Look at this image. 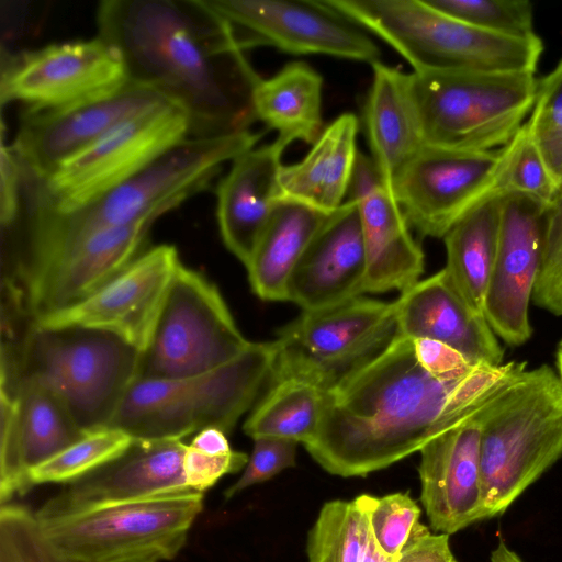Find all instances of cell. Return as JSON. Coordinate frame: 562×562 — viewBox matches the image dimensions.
Listing matches in <instances>:
<instances>
[{
	"mask_svg": "<svg viewBox=\"0 0 562 562\" xmlns=\"http://www.w3.org/2000/svg\"><path fill=\"white\" fill-rule=\"evenodd\" d=\"M140 352L97 328L43 327L34 322L12 348L14 385L35 381L56 394L86 432L108 427L138 375Z\"/></svg>",
	"mask_w": 562,
	"mask_h": 562,
	"instance_id": "obj_5",
	"label": "cell"
},
{
	"mask_svg": "<svg viewBox=\"0 0 562 562\" xmlns=\"http://www.w3.org/2000/svg\"><path fill=\"white\" fill-rule=\"evenodd\" d=\"M367 258L359 214L348 199L333 212L296 263L286 301L302 312L331 307L362 296Z\"/></svg>",
	"mask_w": 562,
	"mask_h": 562,
	"instance_id": "obj_22",
	"label": "cell"
},
{
	"mask_svg": "<svg viewBox=\"0 0 562 562\" xmlns=\"http://www.w3.org/2000/svg\"><path fill=\"white\" fill-rule=\"evenodd\" d=\"M326 391L297 379L268 383V390L244 423L252 439L279 438L304 446L316 435Z\"/></svg>",
	"mask_w": 562,
	"mask_h": 562,
	"instance_id": "obj_32",
	"label": "cell"
},
{
	"mask_svg": "<svg viewBox=\"0 0 562 562\" xmlns=\"http://www.w3.org/2000/svg\"><path fill=\"white\" fill-rule=\"evenodd\" d=\"M425 145L468 151L504 147L531 112V72H412Z\"/></svg>",
	"mask_w": 562,
	"mask_h": 562,
	"instance_id": "obj_8",
	"label": "cell"
},
{
	"mask_svg": "<svg viewBox=\"0 0 562 562\" xmlns=\"http://www.w3.org/2000/svg\"><path fill=\"white\" fill-rule=\"evenodd\" d=\"M0 562H75L43 535L36 515L24 506L0 508Z\"/></svg>",
	"mask_w": 562,
	"mask_h": 562,
	"instance_id": "obj_39",
	"label": "cell"
},
{
	"mask_svg": "<svg viewBox=\"0 0 562 562\" xmlns=\"http://www.w3.org/2000/svg\"><path fill=\"white\" fill-rule=\"evenodd\" d=\"M555 362H557V374L560 380L562 386V339L558 345L557 353H555Z\"/></svg>",
	"mask_w": 562,
	"mask_h": 562,
	"instance_id": "obj_50",
	"label": "cell"
},
{
	"mask_svg": "<svg viewBox=\"0 0 562 562\" xmlns=\"http://www.w3.org/2000/svg\"><path fill=\"white\" fill-rule=\"evenodd\" d=\"M397 333L395 304L359 296L302 312L278 331L268 383L297 379L327 391L380 353Z\"/></svg>",
	"mask_w": 562,
	"mask_h": 562,
	"instance_id": "obj_11",
	"label": "cell"
},
{
	"mask_svg": "<svg viewBox=\"0 0 562 562\" xmlns=\"http://www.w3.org/2000/svg\"><path fill=\"white\" fill-rule=\"evenodd\" d=\"M526 362L482 364L443 380L416 360L396 333L375 357L327 390L315 437L304 447L328 473L364 476L413 454L497 389Z\"/></svg>",
	"mask_w": 562,
	"mask_h": 562,
	"instance_id": "obj_1",
	"label": "cell"
},
{
	"mask_svg": "<svg viewBox=\"0 0 562 562\" xmlns=\"http://www.w3.org/2000/svg\"><path fill=\"white\" fill-rule=\"evenodd\" d=\"M289 145L278 137L232 161L216 188V217L225 247L246 267L280 198L282 155Z\"/></svg>",
	"mask_w": 562,
	"mask_h": 562,
	"instance_id": "obj_25",
	"label": "cell"
},
{
	"mask_svg": "<svg viewBox=\"0 0 562 562\" xmlns=\"http://www.w3.org/2000/svg\"><path fill=\"white\" fill-rule=\"evenodd\" d=\"M248 341L217 286L182 263L170 282L146 349L143 379H176L218 368L239 356Z\"/></svg>",
	"mask_w": 562,
	"mask_h": 562,
	"instance_id": "obj_12",
	"label": "cell"
},
{
	"mask_svg": "<svg viewBox=\"0 0 562 562\" xmlns=\"http://www.w3.org/2000/svg\"><path fill=\"white\" fill-rule=\"evenodd\" d=\"M370 536L368 514L358 497L327 502L308 533V562H361Z\"/></svg>",
	"mask_w": 562,
	"mask_h": 562,
	"instance_id": "obj_33",
	"label": "cell"
},
{
	"mask_svg": "<svg viewBox=\"0 0 562 562\" xmlns=\"http://www.w3.org/2000/svg\"><path fill=\"white\" fill-rule=\"evenodd\" d=\"M180 263L175 246L157 245L142 251L82 301L33 322L43 327L80 326L106 330L143 352Z\"/></svg>",
	"mask_w": 562,
	"mask_h": 562,
	"instance_id": "obj_16",
	"label": "cell"
},
{
	"mask_svg": "<svg viewBox=\"0 0 562 562\" xmlns=\"http://www.w3.org/2000/svg\"><path fill=\"white\" fill-rule=\"evenodd\" d=\"M248 460L249 456L241 451L210 454L188 445L182 464L186 484L189 488L203 493L225 474L245 469Z\"/></svg>",
	"mask_w": 562,
	"mask_h": 562,
	"instance_id": "obj_43",
	"label": "cell"
},
{
	"mask_svg": "<svg viewBox=\"0 0 562 562\" xmlns=\"http://www.w3.org/2000/svg\"><path fill=\"white\" fill-rule=\"evenodd\" d=\"M245 49L270 46L373 65L381 52L368 32L326 0H206Z\"/></svg>",
	"mask_w": 562,
	"mask_h": 562,
	"instance_id": "obj_14",
	"label": "cell"
},
{
	"mask_svg": "<svg viewBox=\"0 0 562 562\" xmlns=\"http://www.w3.org/2000/svg\"><path fill=\"white\" fill-rule=\"evenodd\" d=\"M434 9L477 29L499 35L529 38L533 9L528 0H425Z\"/></svg>",
	"mask_w": 562,
	"mask_h": 562,
	"instance_id": "obj_36",
	"label": "cell"
},
{
	"mask_svg": "<svg viewBox=\"0 0 562 562\" xmlns=\"http://www.w3.org/2000/svg\"><path fill=\"white\" fill-rule=\"evenodd\" d=\"M202 509L203 493L189 490L36 518L45 538L75 562H158L180 552Z\"/></svg>",
	"mask_w": 562,
	"mask_h": 562,
	"instance_id": "obj_9",
	"label": "cell"
},
{
	"mask_svg": "<svg viewBox=\"0 0 562 562\" xmlns=\"http://www.w3.org/2000/svg\"><path fill=\"white\" fill-rule=\"evenodd\" d=\"M127 82L117 52L95 36L8 55L0 97L2 105L16 101L26 113L50 112L102 99Z\"/></svg>",
	"mask_w": 562,
	"mask_h": 562,
	"instance_id": "obj_13",
	"label": "cell"
},
{
	"mask_svg": "<svg viewBox=\"0 0 562 562\" xmlns=\"http://www.w3.org/2000/svg\"><path fill=\"white\" fill-rule=\"evenodd\" d=\"M97 25L128 81L188 113L190 136L241 133L257 121L252 99L262 78L206 0H104Z\"/></svg>",
	"mask_w": 562,
	"mask_h": 562,
	"instance_id": "obj_2",
	"label": "cell"
},
{
	"mask_svg": "<svg viewBox=\"0 0 562 562\" xmlns=\"http://www.w3.org/2000/svg\"><path fill=\"white\" fill-rule=\"evenodd\" d=\"M491 562H525L502 539L491 552Z\"/></svg>",
	"mask_w": 562,
	"mask_h": 562,
	"instance_id": "obj_48",
	"label": "cell"
},
{
	"mask_svg": "<svg viewBox=\"0 0 562 562\" xmlns=\"http://www.w3.org/2000/svg\"><path fill=\"white\" fill-rule=\"evenodd\" d=\"M527 125L559 190L562 187V59L538 81Z\"/></svg>",
	"mask_w": 562,
	"mask_h": 562,
	"instance_id": "obj_37",
	"label": "cell"
},
{
	"mask_svg": "<svg viewBox=\"0 0 562 562\" xmlns=\"http://www.w3.org/2000/svg\"><path fill=\"white\" fill-rule=\"evenodd\" d=\"M502 148L468 151L425 145L404 167L392 192L423 237L443 236L471 210L496 195Z\"/></svg>",
	"mask_w": 562,
	"mask_h": 562,
	"instance_id": "obj_15",
	"label": "cell"
},
{
	"mask_svg": "<svg viewBox=\"0 0 562 562\" xmlns=\"http://www.w3.org/2000/svg\"><path fill=\"white\" fill-rule=\"evenodd\" d=\"M1 447L0 502L8 504L14 495L25 494L32 486L20 450L19 403L14 392L0 390Z\"/></svg>",
	"mask_w": 562,
	"mask_h": 562,
	"instance_id": "obj_41",
	"label": "cell"
},
{
	"mask_svg": "<svg viewBox=\"0 0 562 562\" xmlns=\"http://www.w3.org/2000/svg\"><path fill=\"white\" fill-rule=\"evenodd\" d=\"M394 304L397 334L441 341L474 363H504V350L483 312L465 300L445 268L401 292Z\"/></svg>",
	"mask_w": 562,
	"mask_h": 562,
	"instance_id": "obj_23",
	"label": "cell"
},
{
	"mask_svg": "<svg viewBox=\"0 0 562 562\" xmlns=\"http://www.w3.org/2000/svg\"><path fill=\"white\" fill-rule=\"evenodd\" d=\"M363 120L371 159L386 187L425 146L411 74L374 63Z\"/></svg>",
	"mask_w": 562,
	"mask_h": 562,
	"instance_id": "obj_26",
	"label": "cell"
},
{
	"mask_svg": "<svg viewBox=\"0 0 562 562\" xmlns=\"http://www.w3.org/2000/svg\"><path fill=\"white\" fill-rule=\"evenodd\" d=\"M348 194L358 210L367 258L364 294L403 292L418 282L424 251L372 159L360 151Z\"/></svg>",
	"mask_w": 562,
	"mask_h": 562,
	"instance_id": "obj_21",
	"label": "cell"
},
{
	"mask_svg": "<svg viewBox=\"0 0 562 562\" xmlns=\"http://www.w3.org/2000/svg\"><path fill=\"white\" fill-rule=\"evenodd\" d=\"M374 34L414 69L535 74L543 52L536 35L495 34L449 16L425 0H326Z\"/></svg>",
	"mask_w": 562,
	"mask_h": 562,
	"instance_id": "obj_7",
	"label": "cell"
},
{
	"mask_svg": "<svg viewBox=\"0 0 562 562\" xmlns=\"http://www.w3.org/2000/svg\"><path fill=\"white\" fill-rule=\"evenodd\" d=\"M527 123L502 147L496 195L518 194L549 206L558 193Z\"/></svg>",
	"mask_w": 562,
	"mask_h": 562,
	"instance_id": "obj_35",
	"label": "cell"
},
{
	"mask_svg": "<svg viewBox=\"0 0 562 562\" xmlns=\"http://www.w3.org/2000/svg\"><path fill=\"white\" fill-rule=\"evenodd\" d=\"M397 562H457L447 533H431L418 524L403 548Z\"/></svg>",
	"mask_w": 562,
	"mask_h": 562,
	"instance_id": "obj_46",
	"label": "cell"
},
{
	"mask_svg": "<svg viewBox=\"0 0 562 562\" xmlns=\"http://www.w3.org/2000/svg\"><path fill=\"white\" fill-rule=\"evenodd\" d=\"M187 446L176 438H134L123 453L68 483L35 514L54 517L189 491L182 465Z\"/></svg>",
	"mask_w": 562,
	"mask_h": 562,
	"instance_id": "obj_20",
	"label": "cell"
},
{
	"mask_svg": "<svg viewBox=\"0 0 562 562\" xmlns=\"http://www.w3.org/2000/svg\"><path fill=\"white\" fill-rule=\"evenodd\" d=\"M502 195H493L465 214L445 236L446 271L457 289L483 312L495 262Z\"/></svg>",
	"mask_w": 562,
	"mask_h": 562,
	"instance_id": "obj_30",
	"label": "cell"
},
{
	"mask_svg": "<svg viewBox=\"0 0 562 562\" xmlns=\"http://www.w3.org/2000/svg\"><path fill=\"white\" fill-rule=\"evenodd\" d=\"M412 340L418 363L438 379H459L483 364L472 362L462 352L441 341L428 338Z\"/></svg>",
	"mask_w": 562,
	"mask_h": 562,
	"instance_id": "obj_44",
	"label": "cell"
},
{
	"mask_svg": "<svg viewBox=\"0 0 562 562\" xmlns=\"http://www.w3.org/2000/svg\"><path fill=\"white\" fill-rule=\"evenodd\" d=\"M155 221L101 231L63 256L23 293L33 321L82 301L115 277L142 252Z\"/></svg>",
	"mask_w": 562,
	"mask_h": 562,
	"instance_id": "obj_24",
	"label": "cell"
},
{
	"mask_svg": "<svg viewBox=\"0 0 562 562\" xmlns=\"http://www.w3.org/2000/svg\"><path fill=\"white\" fill-rule=\"evenodd\" d=\"M261 133L194 137L173 144L143 169L99 199L57 214L25 205L24 227L15 247L19 267L37 280L63 256L92 235L145 217L158 218L207 188L222 165L254 148Z\"/></svg>",
	"mask_w": 562,
	"mask_h": 562,
	"instance_id": "obj_3",
	"label": "cell"
},
{
	"mask_svg": "<svg viewBox=\"0 0 562 562\" xmlns=\"http://www.w3.org/2000/svg\"><path fill=\"white\" fill-rule=\"evenodd\" d=\"M167 102L157 91L128 81L113 94L69 109L24 112L10 147L24 176L43 179L114 126Z\"/></svg>",
	"mask_w": 562,
	"mask_h": 562,
	"instance_id": "obj_17",
	"label": "cell"
},
{
	"mask_svg": "<svg viewBox=\"0 0 562 562\" xmlns=\"http://www.w3.org/2000/svg\"><path fill=\"white\" fill-rule=\"evenodd\" d=\"M0 222L8 231L16 223L22 210V168L10 145L1 140L0 149Z\"/></svg>",
	"mask_w": 562,
	"mask_h": 562,
	"instance_id": "obj_45",
	"label": "cell"
},
{
	"mask_svg": "<svg viewBox=\"0 0 562 562\" xmlns=\"http://www.w3.org/2000/svg\"><path fill=\"white\" fill-rule=\"evenodd\" d=\"M358 131L359 121L352 113H342L327 125L302 160L281 167V200L325 214L339 209L349 192L359 155Z\"/></svg>",
	"mask_w": 562,
	"mask_h": 562,
	"instance_id": "obj_27",
	"label": "cell"
},
{
	"mask_svg": "<svg viewBox=\"0 0 562 562\" xmlns=\"http://www.w3.org/2000/svg\"><path fill=\"white\" fill-rule=\"evenodd\" d=\"M188 136V113L167 102L114 126L43 179L22 172V202L57 214L76 211L130 179Z\"/></svg>",
	"mask_w": 562,
	"mask_h": 562,
	"instance_id": "obj_10",
	"label": "cell"
},
{
	"mask_svg": "<svg viewBox=\"0 0 562 562\" xmlns=\"http://www.w3.org/2000/svg\"><path fill=\"white\" fill-rule=\"evenodd\" d=\"M330 214L282 200L246 266L252 292L263 301H286L290 277Z\"/></svg>",
	"mask_w": 562,
	"mask_h": 562,
	"instance_id": "obj_28",
	"label": "cell"
},
{
	"mask_svg": "<svg viewBox=\"0 0 562 562\" xmlns=\"http://www.w3.org/2000/svg\"><path fill=\"white\" fill-rule=\"evenodd\" d=\"M274 358V341H250L235 359L203 373L136 378L108 427L138 439H182L209 427L229 434L268 384Z\"/></svg>",
	"mask_w": 562,
	"mask_h": 562,
	"instance_id": "obj_6",
	"label": "cell"
},
{
	"mask_svg": "<svg viewBox=\"0 0 562 562\" xmlns=\"http://www.w3.org/2000/svg\"><path fill=\"white\" fill-rule=\"evenodd\" d=\"M322 91L323 78L314 68L303 61L286 64L256 87V119L288 145L295 140L313 145L324 130Z\"/></svg>",
	"mask_w": 562,
	"mask_h": 562,
	"instance_id": "obj_29",
	"label": "cell"
},
{
	"mask_svg": "<svg viewBox=\"0 0 562 562\" xmlns=\"http://www.w3.org/2000/svg\"><path fill=\"white\" fill-rule=\"evenodd\" d=\"M371 531V530H370ZM398 558H391L384 554L375 541L373 540L372 535L370 536L366 552L362 557L361 562H397Z\"/></svg>",
	"mask_w": 562,
	"mask_h": 562,
	"instance_id": "obj_49",
	"label": "cell"
},
{
	"mask_svg": "<svg viewBox=\"0 0 562 562\" xmlns=\"http://www.w3.org/2000/svg\"><path fill=\"white\" fill-rule=\"evenodd\" d=\"M531 301L562 316V187L546 209L541 263Z\"/></svg>",
	"mask_w": 562,
	"mask_h": 562,
	"instance_id": "obj_40",
	"label": "cell"
},
{
	"mask_svg": "<svg viewBox=\"0 0 562 562\" xmlns=\"http://www.w3.org/2000/svg\"><path fill=\"white\" fill-rule=\"evenodd\" d=\"M488 397L419 451L420 502L431 528L440 533L450 536L486 519L480 442L482 411Z\"/></svg>",
	"mask_w": 562,
	"mask_h": 562,
	"instance_id": "obj_19",
	"label": "cell"
},
{
	"mask_svg": "<svg viewBox=\"0 0 562 562\" xmlns=\"http://www.w3.org/2000/svg\"><path fill=\"white\" fill-rule=\"evenodd\" d=\"M19 403V437L22 463L30 471L78 441L87 432L50 390L22 379L14 387Z\"/></svg>",
	"mask_w": 562,
	"mask_h": 562,
	"instance_id": "obj_31",
	"label": "cell"
},
{
	"mask_svg": "<svg viewBox=\"0 0 562 562\" xmlns=\"http://www.w3.org/2000/svg\"><path fill=\"white\" fill-rule=\"evenodd\" d=\"M227 434L223 430L209 427L196 432L190 447L210 454H224L231 452L233 449L229 446Z\"/></svg>",
	"mask_w": 562,
	"mask_h": 562,
	"instance_id": "obj_47",
	"label": "cell"
},
{
	"mask_svg": "<svg viewBox=\"0 0 562 562\" xmlns=\"http://www.w3.org/2000/svg\"><path fill=\"white\" fill-rule=\"evenodd\" d=\"M547 206L518 194L502 199L498 245L483 314L505 344L524 345L532 334L529 304L541 263Z\"/></svg>",
	"mask_w": 562,
	"mask_h": 562,
	"instance_id": "obj_18",
	"label": "cell"
},
{
	"mask_svg": "<svg viewBox=\"0 0 562 562\" xmlns=\"http://www.w3.org/2000/svg\"><path fill=\"white\" fill-rule=\"evenodd\" d=\"M367 510L371 535L379 549L391 558H398L419 524L420 508L408 493H393L383 497L358 496Z\"/></svg>",
	"mask_w": 562,
	"mask_h": 562,
	"instance_id": "obj_38",
	"label": "cell"
},
{
	"mask_svg": "<svg viewBox=\"0 0 562 562\" xmlns=\"http://www.w3.org/2000/svg\"><path fill=\"white\" fill-rule=\"evenodd\" d=\"M134 438L112 427L88 431L82 438L58 454L33 468V485L43 483H70L123 453Z\"/></svg>",
	"mask_w": 562,
	"mask_h": 562,
	"instance_id": "obj_34",
	"label": "cell"
},
{
	"mask_svg": "<svg viewBox=\"0 0 562 562\" xmlns=\"http://www.w3.org/2000/svg\"><path fill=\"white\" fill-rule=\"evenodd\" d=\"M562 457V386L548 364L520 372L485 402L480 460L485 518L510 505Z\"/></svg>",
	"mask_w": 562,
	"mask_h": 562,
	"instance_id": "obj_4",
	"label": "cell"
},
{
	"mask_svg": "<svg viewBox=\"0 0 562 562\" xmlns=\"http://www.w3.org/2000/svg\"><path fill=\"white\" fill-rule=\"evenodd\" d=\"M297 442L279 438L254 439L252 452L241 476L225 492L229 499L244 490L270 480L281 471L295 465Z\"/></svg>",
	"mask_w": 562,
	"mask_h": 562,
	"instance_id": "obj_42",
	"label": "cell"
}]
</instances>
